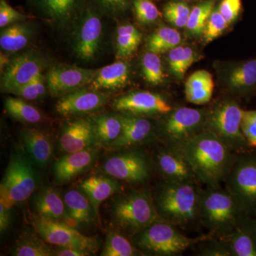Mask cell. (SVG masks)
<instances>
[{
  "label": "cell",
  "mask_w": 256,
  "mask_h": 256,
  "mask_svg": "<svg viewBox=\"0 0 256 256\" xmlns=\"http://www.w3.org/2000/svg\"><path fill=\"white\" fill-rule=\"evenodd\" d=\"M173 148L188 160L200 182L214 188L222 186L235 156L228 146L206 130Z\"/></svg>",
  "instance_id": "6da1fadb"
},
{
  "label": "cell",
  "mask_w": 256,
  "mask_h": 256,
  "mask_svg": "<svg viewBox=\"0 0 256 256\" xmlns=\"http://www.w3.org/2000/svg\"><path fill=\"white\" fill-rule=\"evenodd\" d=\"M198 182H172L163 180L151 192L160 220L182 230L192 232L202 225Z\"/></svg>",
  "instance_id": "7a4b0ae2"
},
{
  "label": "cell",
  "mask_w": 256,
  "mask_h": 256,
  "mask_svg": "<svg viewBox=\"0 0 256 256\" xmlns=\"http://www.w3.org/2000/svg\"><path fill=\"white\" fill-rule=\"evenodd\" d=\"M200 214L202 225L208 229L210 236L222 238L233 230L245 213L226 188L207 186L202 190Z\"/></svg>",
  "instance_id": "3957f363"
},
{
  "label": "cell",
  "mask_w": 256,
  "mask_h": 256,
  "mask_svg": "<svg viewBox=\"0 0 256 256\" xmlns=\"http://www.w3.org/2000/svg\"><path fill=\"white\" fill-rule=\"evenodd\" d=\"M112 220L116 226L128 236L160 220L152 192L148 190H133L118 197L112 204Z\"/></svg>",
  "instance_id": "277c9868"
},
{
  "label": "cell",
  "mask_w": 256,
  "mask_h": 256,
  "mask_svg": "<svg viewBox=\"0 0 256 256\" xmlns=\"http://www.w3.org/2000/svg\"><path fill=\"white\" fill-rule=\"evenodd\" d=\"M207 237L190 238L173 224L159 220L136 234L132 242L144 255L174 256L180 255Z\"/></svg>",
  "instance_id": "5b68a950"
},
{
  "label": "cell",
  "mask_w": 256,
  "mask_h": 256,
  "mask_svg": "<svg viewBox=\"0 0 256 256\" xmlns=\"http://www.w3.org/2000/svg\"><path fill=\"white\" fill-rule=\"evenodd\" d=\"M242 111L236 101L224 100L207 111L204 130L214 134L233 152L249 150L242 130Z\"/></svg>",
  "instance_id": "8992f818"
},
{
  "label": "cell",
  "mask_w": 256,
  "mask_h": 256,
  "mask_svg": "<svg viewBox=\"0 0 256 256\" xmlns=\"http://www.w3.org/2000/svg\"><path fill=\"white\" fill-rule=\"evenodd\" d=\"M246 214L256 218V153H237L224 182Z\"/></svg>",
  "instance_id": "52a82bcc"
},
{
  "label": "cell",
  "mask_w": 256,
  "mask_h": 256,
  "mask_svg": "<svg viewBox=\"0 0 256 256\" xmlns=\"http://www.w3.org/2000/svg\"><path fill=\"white\" fill-rule=\"evenodd\" d=\"M100 14L92 0H87L74 23L72 48L76 56L82 62H92L100 52L104 38Z\"/></svg>",
  "instance_id": "ba28073f"
},
{
  "label": "cell",
  "mask_w": 256,
  "mask_h": 256,
  "mask_svg": "<svg viewBox=\"0 0 256 256\" xmlns=\"http://www.w3.org/2000/svg\"><path fill=\"white\" fill-rule=\"evenodd\" d=\"M31 158L16 153L10 158L1 184V198L10 204L28 200L36 191L40 180Z\"/></svg>",
  "instance_id": "9c48e42d"
},
{
  "label": "cell",
  "mask_w": 256,
  "mask_h": 256,
  "mask_svg": "<svg viewBox=\"0 0 256 256\" xmlns=\"http://www.w3.org/2000/svg\"><path fill=\"white\" fill-rule=\"evenodd\" d=\"M206 109L181 107L172 110L161 122L160 139L166 146H176L196 136L204 128Z\"/></svg>",
  "instance_id": "30bf717a"
},
{
  "label": "cell",
  "mask_w": 256,
  "mask_h": 256,
  "mask_svg": "<svg viewBox=\"0 0 256 256\" xmlns=\"http://www.w3.org/2000/svg\"><path fill=\"white\" fill-rule=\"evenodd\" d=\"M153 168L154 164L144 152L130 148L108 158L102 170L117 180L130 184H142L150 178Z\"/></svg>",
  "instance_id": "8fae6325"
},
{
  "label": "cell",
  "mask_w": 256,
  "mask_h": 256,
  "mask_svg": "<svg viewBox=\"0 0 256 256\" xmlns=\"http://www.w3.org/2000/svg\"><path fill=\"white\" fill-rule=\"evenodd\" d=\"M32 223L38 235L52 245L76 248L92 254L98 249L99 242L97 238L82 235L65 222L50 220L37 215L33 217Z\"/></svg>",
  "instance_id": "7c38bea8"
},
{
  "label": "cell",
  "mask_w": 256,
  "mask_h": 256,
  "mask_svg": "<svg viewBox=\"0 0 256 256\" xmlns=\"http://www.w3.org/2000/svg\"><path fill=\"white\" fill-rule=\"evenodd\" d=\"M48 65L46 57L36 52L30 50L16 56L2 73V90L10 94L43 74Z\"/></svg>",
  "instance_id": "4fadbf2b"
},
{
  "label": "cell",
  "mask_w": 256,
  "mask_h": 256,
  "mask_svg": "<svg viewBox=\"0 0 256 256\" xmlns=\"http://www.w3.org/2000/svg\"><path fill=\"white\" fill-rule=\"evenodd\" d=\"M97 69L60 64L52 66L46 74L47 88L52 96H63L89 86Z\"/></svg>",
  "instance_id": "5bb4252c"
},
{
  "label": "cell",
  "mask_w": 256,
  "mask_h": 256,
  "mask_svg": "<svg viewBox=\"0 0 256 256\" xmlns=\"http://www.w3.org/2000/svg\"><path fill=\"white\" fill-rule=\"evenodd\" d=\"M32 9L58 30H67L76 21L87 0H28Z\"/></svg>",
  "instance_id": "9a60e30c"
},
{
  "label": "cell",
  "mask_w": 256,
  "mask_h": 256,
  "mask_svg": "<svg viewBox=\"0 0 256 256\" xmlns=\"http://www.w3.org/2000/svg\"><path fill=\"white\" fill-rule=\"evenodd\" d=\"M114 110L133 116H165L172 110L163 96L154 92L140 90L120 96L112 102Z\"/></svg>",
  "instance_id": "2e32d148"
},
{
  "label": "cell",
  "mask_w": 256,
  "mask_h": 256,
  "mask_svg": "<svg viewBox=\"0 0 256 256\" xmlns=\"http://www.w3.org/2000/svg\"><path fill=\"white\" fill-rule=\"evenodd\" d=\"M109 98L106 92L82 88L62 96L56 104V111L64 116L89 114L100 109Z\"/></svg>",
  "instance_id": "e0dca14e"
},
{
  "label": "cell",
  "mask_w": 256,
  "mask_h": 256,
  "mask_svg": "<svg viewBox=\"0 0 256 256\" xmlns=\"http://www.w3.org/2000/svg\"><path fill=\"white\" fill-rule=\"evenodd\" d=\"M154 163L160 174L166 181L198 182L188 160L181 152L173 146H165L164 148L160 149L154 158Z\"/></svg>",
  "instance_id": "ac0fdd59"
},
{
  "label": "cell",
  "mask_w": 256,
  "mask_h": 256,
  "mask_svg": "<svg viewBox=\"0 0 256 256\" xmlns=\"http://www.w3.org/2000/svg\"><path fill=\"white\" fill-rule=\"evenodd\" d=\"M222 238L230 256H256V218L244 214L233 230Z\"/></svg>",
  "instance_id": "d6986e66"
},
{
  "label": "cell",
  "mask_w": 256,
  "mask_h": 256,
  "mask_svg": "<svg viewBox=\"0 0 256 256\" xmlns=\"http://www.w3.org/2000/svg\"><path fill=\"white\" fill-rule=\"evenodd\" d=\"M96 142L92 121L78 118L64 124L60 138V146L66 153L84 150Z\"/></svg>",
  "instance_id": "ffe728a7"
},
{
  "label": "cell",
  "mask_w": 256,
  "mask_h": 256,
  "mask_svg": "<svg viewBox=\"0 0 256 256\" xmlns=\"http://www.w3.org/2000/svg\"><path fill=\"white\" fill-rule=\"evenodd\" d=\"M122 114V130L120 136L111 146L114 150L134 148L146 142L153 133L152 124L142 116Z\"/></svg>",
  "instance_id": "44dd1931"
},
{
  "label": "cell",
  "mask_w": 256,
  "mask_h": 256,
  "mask_svg": "<svg viewBox=\"0 0 256 256\" xmlns=\"http://www.w3.org/2000/svg\"><path fill=\"white\" fill-rule=\"evenodd\" d=\"M97 158V152L92 148L66 156L56 161L54 175L58 182H67L88 169Z\"/></svg>",
  "instance_id": "7402d4cb"
},
{
  "label": "cell",
  "mask_w": 256,
  "mask_h": 256,
  "mask_svg": "<svg viewBox=\"0 0 256 256\" xmlns=\"http://www.w3.org/2000/svg\"><path fill=\"white\" fill-rule=\"evenodd\" d=\"M28 156L40 168H46L53 154V146L50 136L36 128H26L20 132Z\"/></svg>",
  "instance_id": "603a6c76"
},
{
  "label": "cell",
  "mask_w": 256,
  "mask_h": 256,
  "mask_svg": "<svg viewBox=\"0 0 256 256\" xmlns=\"http://www.w3.org/2000/svg\"><path fill=\"white\" fill-rule=\"evenodd\" d=\"M130 76V64L124 60H118L97 69L89 87L96 90L122 88L129 82Z\"/></svg>",
  "instance_id": "cb8c5ba5"
},
{
  "label": "cell",
  "mask_w": 256,
  "mask_h": 256,
  "mask_svg": "<svg viewBox=\"0 0 256 256\" xmlns=\"http://www.w3.org/2000/svg\"><path fill=\"white\" fill-rule=\"evenodd\" d=\"M120 188V184L117 180L110 176H92L84 180L79 184L80 191L84 192L90 200L97 216H99L101 204L117 193Z\"/></svg>",
  "instance_id": "d4e9b609"
},
{
  "label": "cell",
  "mask_w": 256,
  "mask_h": 256,
  "mask_svg": "<svg viewBox=\"0 0 256 256\" xmlns=\"http://www.w3.org/2000/svg\"><path fill=\"white\" fill-rule=\"evenodd\" d=\"M33 202L37 215L40 216L65 223L70 220L63 197L54 188L40 190L34 197Z\"/></svg>",
  "instance_id": "484cf974"
},
{
  "label": "cell",
  "mask_w": 256,
  "mask_h": 256,
  "mask_svg": "<svg viewBox=\"0 0 256 256\" xmlns=\"http://www.w3.org/2000/svg\"><path fill=\"white\" fill-rule=\"evenodd\" d=\"M214 82L213 76L206 70L192 74L185 84V96L188 102L196 105H204L213 96Z\"/></svg>",
  "instance_id": "4316f807"
},
{
  "label": "cell",
  "mask_w": 256,
  "mask_h": 256,
  "mask_svg": "<svg viewBox=\"0 0 256 256\" xmlns=\"http://www.w3.org/2000/svg\"><path fill=\"white\" fill-rule=\"evenodd\" d=\"M227 86L234 94L246 95L256 88V58L237 64L227 76Z\"/></svg>",
  "instance_id": "83f0119b"
},
{
  "label": "cell",
  "mask_w": 256,
  "mask_h": 256,
  "mask_svg": "<svg viewBox=\"0 0 256 256\" xmlns=\"http://www.w3.org/2000/svg\"><path fill=\"white\" fill-rule=\"evenodd\" d=\"M34 34L31 24L20 22L2 28L0 46L8 53H15L28 46Z\"/></svg>",
  "instance_id": "f1b7e54d"
},
{
  "label": "cell",
  "mask_w": 256,
  "mask_h": 256,
  "mask_svg": "<svg viewBox=\"0 0 256 256\" xmlns=\"http://www.w3.org/2000/svg\"><path fill=\"white\" fill-rule=\"evenodd\" d=\"M70 220L76 224H89L96 215L90 200L82 191L70 190L63 196Z\"/></svg>",
  "instance_id": "f546056e"
},
{
  "label": "cell",
  "mask_w": 256,
  "mask_h": 256,
  "mask_svg": "<svg viewBox=\"0 0 256 256\" xmlns=\"http://www.w3.org/2000/svg\"><path fill=\"white\" fill-rule=\"evenodd\" d=\"M96 142L110 146L120 136L122 130V114H106L92 120Z\"/></svg>",
  "instance_id": "4dcf8cb0"
},
{
  "label": "cell",
  "mask_w": 256,
  "mask_h": 256,
  "mask_svg": "<svg viewBox=\"0 0 256 256\" xmlns=\"http://www.w3.org/2000/svg\"><path fill=\"white\" fill-rule=\"evenodd\" d=\"M142 35L134 25L122 24L116 30V56L126 58L132 55L142 42Z\"/></svg>",
  "instance_id": "1f68e13d"
},
{
  "label": "cell",
  "mask_w": 256,
  "mask_h": 256,
  "mask_svg": "<svg viewBox=\"0 0 256 256\" xmlns=\"http://www.w3.org/2000/svg\"><path fill=\"white\" fill-rule=\"evenodd\" d=\"M181 42V34L175 28L161 26L148 36L146 48L149 52L161 54L169 52Z\"/></svg>",
  "instance_id": "d6a6232c"
},
{
  "label": "cell",
  "mask_w": 256,
  "mask_h": 256,
  "mask_svg": "<svg viewBox=\"0 0 256 256\" xmlns=\"http://www.w3.org/2000/svg\"><path fill=\"white\" fill-rule=\"evenodd\" d=\"M41 236L25 233L16 240L12 255L14 256H54V250Z\"/></svg>",
  "instance_id": "836d02e7"
},
{
  "label": "cell",
  "mask_w": 256,
  "mask_h": 256,
  "mask_svg": "<svg viewBox=\"0 0 256 256\" xmlns=\"http://www.w3.org/2000/svg\"><path fill=\"white\" fill-rule=\"evenodd\" d=\"M4 108L10 116L24 124H38L43 120L41 111L20 98H8Z\"/></svg>",
  "instance_id": "e575fe53"
},
{
  "label": "cell",
  "mask_w": 256,
  "mask_h": 256,
  "mask_svg": "<svg viewBox=\"0 0 256 256\" xmlns=\"http://www.w3.org/2000/svg\"><path fill=\"white\" fill-rule=\"evenodd\" d=\"M196 60V52L188 46L174 47L168 52V62L170 72L178 79H182Z\"/></svg>",
  "instance_id": "d590c367"
},
{
  "label": "cell",
  "mask_w": 256,
  "mask_h": 256,
  "mask_svg": "<svg viewBox=\"0 0 256 256\" xmlns=\"http://www.w3.org/2000/svg\"><path fill=\"white\" fill-rule=\"evenodd\" d=\"M102 256H144L136 246L122 234L109 232L106 237V244L102 249Z\"/></svg>",
  "instance_id": "8d00e7d4"
},
{
  "label": "cell",
  "mask_w": 256,
  "mask_h": 256,
  "mask_svg": "<svg viewBox=\"0 0 256 256\" xmlns=\"http://www.w3.org/2000/svg\"><path fill=\"white\" fill-rule=\"evenodd\" d=\"M215 0H207L196 5L191 10L186 28L190 35L200 36L203 34L207 20L214 10Z\"/></svg>",
  "instance_id": "74e56055"
},
{
  "label": "cell",
  "mask_w": 256,
  "mask_h": 256,
  "mask_svg": "<svg viewBox=\"0 0 256 256\" xmlns=\"http://www.w3.org/2000/svg\"><path fill=\"white\" fill-rule=\"evenodd\" d=\"M141 69L144 80L152 86H158L164 82L165 75L162 64L159 56L148 50L141 60Z\"/></svg>",
  "instance_id": "f35d334b"
},
{
  "label": "cell",
  "mask_w": 256,
  "mask_h": 256,
  "mask_svg": "<svg viewBox=\"0 0 256 256\" xmlns=\"http://www.w3.org/2000/svg\"><path fill=\"white\" fill-rule=\"evenodd\" d=\"M190 12V6L183 2H169L163 10L166 21L178 28H186Z\"/></svg>",
  "instance_id": "ab89813d"
},
{
  "label": "cell",
  "mask_w": 256,
  "mask_h": 256,
  "mask_svg": "<svg viewBox=\"0 0 256 256\" xmlns=\"http://www.w3.org/2000/svg\"><path fill=\"white\" fill-rule=\"evenodd\" d=\"M46 87V76L41 74L28 84L15 89L10 94L25 100H36L45 96Z\"/></svg>",
  "instance_id": "60d3db41"
},
{
  "label": "cell",
  "mask_w": 256,
  "mask_h": 256,
  "mask_svg": "<svg viewBox=\"0 0 256 256\" xmlns=\"http://www.w3.org/2000/svg\"><path fill=\"white\" fill-rule=\"evenodd\" d=\"M195 255L201 256H230L226 244L222 238L208 235L206 238L197 244Z\"/></svg>",
  "instance_id": "b9f144b4"
},
{
  "label": "cell",
  "mask_w": 256,
  "mask_h": 256,
  "mask_svg": "<svg viewBox=\"0 0 256 256\" xmlns=\"http://www.w3.org/2000/svg\"><path fill=\"white\" fill-rule=\"evenodd\" d=\"M132 6L140 23L150 24L159 20L160 12L152 0H132Z\"/></svg>",
  "instance_id": "7bdbcfd3"
},
{
  "label": "cell",
  "mask_w": 256,
  "mask_h": 256,
  "mask_svg": "<svg viewBox=\"0 0 256 256\" xmlns=\"http://www.w3.org/2000/svg\"><path fill=\"white\" fill-rule=\"evenodd\" d=\"M228 26L225 18L220 14L218 8L214 9L207 20L203 32L204 42L210 44L222 35Z\"/></svg>",
  "instance_id": "ee69618b"
},
{
  "label": "cell",
  "mask_w": 256,
  "mask_h": 256,
  "mask_svg": "<svg viewBox=\"0 0 256 256\" xmlns=\"http://www.w3.org/2000/svg\"><path fill=\"white\" fill-rule=\"evenodd\" d=\"M132 0H92L101 14L117 16L126 13L132 6Z\"/></svg>",
  "instance_id": "f6af8a7d"
},
{
  "label": "cell",
  "mask_w": 256,
  "mask_h": 256,
  "mask_svg": "<svg viewBox=\"0 0 256 256\" xmlns=\"http://www.w3.org/2000/svg\"><path fill=\"white\" fill-rule=\"evenodd\" d=\"M28 15L22 14L14 9L6 0H0V28H6L9 25L20 22L26 21Z\"/></svg>",
  "instance_id": "bcb514c9"
},
{
  "label": "cell",
  "mask_w": 256,
  "mask_h": 256,
  "mask_svg": "<svg viewBox=\"0 0 256 256\" xmlns=\"http://www.w3.org/2000/svg\"><path fill=\"white\" fill-rule=\"evenodd\" d=\"M242 130L248 146L256 148V110L242 111Z\"/></svg>",
  "instance_id": "7dc6e473"
},
{
  "label": "cell",
  "mask_w": 256,
  "mask_h": 256,
  "mask_svg": "<svg viewBox=\"0 0 256 256\" xmlns=\"http://www.w3.org/2000/svg\"><path fill=\"white\" fill-rule=\"evenodd\" d=\"M218 10L228 25L238 18L242 9V0H222Z\"/></svg>",
  "instance_id": "c3c4849f"
},
{
  "label": "cell",
  "mask_w": 256,
  "mask_h": 256,
  "mask_svg": "<svg viewBox=\"0 0 256 256\" xmlns=\"http://www.w3.org/2000/svg\"><path fill=\"white\" fill-rule=\"evenodd\" d=\"M90 252L82 249L70 247H58L54 250V256H90Z\"/></svg>",
  "instance_id": "681fc988"
},
{
  "label": "cell",
  "mask_w": 256,
  "mask_h": 256,
  "mask_svg": "<svg viewBox=\"0 0 256 256\" xmlns=\"http://www.w3.org/2000/svg\"><path fill=\"white\" fill-rule=\"evenodd\" d=\"M9 207L6 206L3 202L0 203V230L1 233L6 232L10 225Z\"/></svg>",
  "instance_id": "f907efd6"
},
{
  "label": "cell",
  "mask_w": 256,
  "mask_h": 256,
  "mask_svg": "<svg viewBox=\"0 0 256 256\" xmlns=\"http://www.w3.org/2000/svg\"><path fill=\"white\" fill-rule=\"evenodd\" d=\"M10 60H10L9 56H8V55L2 52L1 56H0V68H1V73H2L3 70L8 66Z\"/></svg>",
  "instance_id": "816d5d0a"
},
{
  "label": "cell",
  "mask_w": 256,
  "mask_h": 256,
  "mask_svg": "<svg viewBox=\"0 0 256 256\" xmlns=\"http://www.w3.org/2000/svg\"></svg>",
  "instance_id": "f5cc1de1"
}]
</instances>
